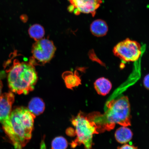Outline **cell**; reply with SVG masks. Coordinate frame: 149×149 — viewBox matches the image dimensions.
Instances as JSON below:
<instances>
[{
	"mask_svg": "<svg viewBox=\"0 0 149 149\" xmlns=\"http://www.w3.org/2000/svg\"><path fill=\"white\" fill-rule=\"evenodd\" d=\"M90 30L94 36L97 37H102L107 34L109 27L105 21L98 19L94 20L91 24Z\"/></svg>",
	"mask_w": 149,
	"mask_h": 149,
	"instance_id": "9c48e42d",
	"label": "cell"
},
{
	"mask_svg": "<svg viewBox=\"0 0 149 149\" xmlns=\"http://www.w3.org/2000/svg\"><path fill=\"white\" fill-rule=\"evenodd\" d=\"M72 123L75 128L74 133L77 137L71 144V146L74 148L83 144L86 149H91L93 135L99 133L95 113L86 115L80 111L77 116L72 118Z\"/></svg>",
	"mask_w": 149,
	"mask_h": 149,
	"instance_id": "277c9868",
	"label": "cell"
},
{
	"mask_svg": "<svg viewBox=\"0 0 149 149\" xmlns=\"http://www.w3.org/2000/svg\"><path fill=\"white\" fill-rule=\"evenodd\" d=\"M28 109L35 116H37L43 112L45 109V105L41 99L34 97L29 102Z\"/></svg>",
	"mask_w": 149,
	"mask_h": 149,
	"instance_id": "4fadbf2b",
	"label": "cell"
},
{
	"mask_svg": "<svg viewBox=\"0 0 149 149\" xmlns=\"http://www.w3.org/2000/svg\"><path fill=\"white\" fill-rule=\"evenodd\" d=\"M7 72L8 86L12 92L26 95L34 89L38 76L34 65L29 61L15 59Z\"/></svg>",
	"mask_w": 149,
	"mask_h": 149,
	"instance_id": "7a4b0ae2",
	"label": "cell"
},
{
	"mask_svg": "<svg viewBox=\"0 0 149 149\" xmlns=\"http://www.w3.org/2000/svg\"><path fill=\"white\" fill-rule=\"evenodd\" d=\"M62 77L68 88L72 89L79 86L81 83V78L76 72L68 71L64 72Z\"/></svg>",
	"mask_w": 149,
	"mask_h": 149,
	"instance_id": "8fae6325",
	"label": "cell"
},
{
	"mask_svg": "<svg viewBox=\"0 0 149 149\" xmlns=\"http://www.w3.org/2000/svg\"><path fill=\"white\" fill-rule=\"evenodd\" d=\"M118 149H139L137 147L127 144H125Z\"/></svg>",
	"mask_w": 149,
	"mask_h": 149,
	"instance_id": "e0dca14e",
	"label": "cell"
},
{
	"mask_svg": "<svg viewBox=\"0 0 149 149\" xmlns=\"http://www.w3.org/2000/svg\"><path fill=\"white\" fill-rule=\"evenodd\" d=\"M143 84L145 88L149 90V74L145 76L143 79Z\"/></svg>",
	"mask_w": 149,
	"mask_h": 149,
	"instance_id": "2e32d148",
	"label": "cell"
},
{
	"mask_svg": "<svg viewBox=\"0 0 149 149\" xmlns=\"http://www.w3.org/2000/svg\"><path fill=\"white\" fill-rule=\"evenodd\" d=\"M131 130L126 126H122L116 130L115 136L116 140L120 144H126L130 141L133 137Z\"/></svg>",
	"mask_w": 149,
	"mask_h": 149,
	"instance_id": "7c38bea8",
	"label": "cell"
},
{
	"mask_svg": "<svg viewBox=\"0 0 149 149\" xmlns=\"http://www.w3.org/2000/svg\"><path fill=\"white\" fill-rule=\"evenodd\" d=\"M29 33L31 38L36 41L40 40L44 37L45 32L43 27L39 24L31 26L29 29Z\"/></svg>",
	"mask_w": 149,
	"mask_h": 149,
	"instance_id": "5bb4252c",
	"label": "cell"
},
{
	"mask_svg": "<svg viewBox=\"0 0 149 149\" xmlns=\"http://www.w3.org/2000/svg\"><path fill=\"white\" fill-rule=\"evenodd\" d=\"M94 87L99 95L105 96L110 92L112 85L109 79L101 77L98 78L95 81Z\"/></svg>",
	"mask_w": 149,
	"mask_h": 149,
	"instance_id": "30bf717a",
	"label": "cell"
},
{
	"mask_svg": "<svg viewBox=\"0 0 149 149\" xmlns=\"http://www.w3.org/2000/svg\"><path fill=\"white\" fill-rule=\"evenodd\" d=\"M68 146V141L62 137L55 138L52 143V149H66Z\"/></svg>",
	"mask_w": 149,
	"mask_h": 149,
	"instance_id": "9a60e30c",
	"label": "cell"
},
{
	"mask_svg": "<svg viewBox=\"0 0 149 149\" xmlns=\"http://www.w3.org/2000/svg\"><path fill=\"white\" fill-rule=\"evenodd\" d=\"M36 116L29 109L16 108L9 120L3 125V130L15 149H23L30 140Z\"/></svg>",
	"mask_w": 149,
	"mask_h": 149,
	"instance_id": "6da1fadb",
	"label": "cell"
},
{
	"mask_svg": "<svg viewBox=\"0 0 149 149\" xmlns=\"http://www.w3.org/2000/svg\"><path fill=\"white\" fill-rule=\"evenodd\" d=\"M56 48L53 42L42 38L33 44L31 50L33 56L29 62L35 66L49 62L55 54Z\"/></svg>",
	"mask_w": 149,
	"mask_h": 149,
	"instance_id": "5b68a950",
	"label": "cell"
},
{
	"mask_svg": "<svg viewBox=\"0 0 149 149\" xmlns=\"http://www.w3.org/2000/svg\"><path fill=\"white\" fill-rule=\"evenodd\" d=\"M70 5L68 10L77 15L81 13L90 14L93 17L95 15L96 11L102 3V0H68Z\"/></svg>",
	"mask_w": 149,
	"mask_h": 149,
	"instance_id": "52a82bcc",
	"label": "cell"
},
{
	"mask_svg": "<svg viewBox=\"0 0 149 149\" xmlns=\"http://www.w3.org/2000/svg\"><path fill=\"white\" fill-rule=\"evenodd\" d=\"M14 100L12 92L3 93L0 96V123L2 125L9 120Z\"/></svg>",
	"mask_w": 149,
	"mask_h": 149,
	"instance_id": "ba28073f",
	"label": "cell"
},
{
	"mask_svg": "<svg viewBox=\"0 0 149 149\" xmlns=\"http://www.w3.org/2000/svg\"><path fill=\"white\" fill-rule=\"evenodd\" d=\"M116 57L126 62L138 60L141 55V46L139 42L127 38L117 43L113 48Z\"/></svg>",
	"mask_w": 149,
	"mask_h": 149,
	"instance_id": "8992f818",
	"label": "cell"
},
{
	"mask_svg": "<svg viewBox=\"0 0 149 149\" xmlns=\"http://www.w3.org/2000/svg\"><path fill=\"white\" fill-rule=\"evenodd\" d=\"M44 141V138L42 140L41 144L40 149H46V146Z\"/></svg>",
	"mask_w": 149,
	"mask_h": 149,
	"instance_id": "ac0fdd59",
	"label": "cell"
},
{
	"mask_svg": "<svg viewBox=\"0 0 149 149\" xmlns=\"http://www.w3.org/2000/svg\"><path fill=\"white\" fill-rule=\"evenodd\" d=\"M3 87V84L2 82L1 79H0V96H1L2 93V88Z\"/></svg>",
	"mask_w": 149,
	"mask_h": 149,
	"instance_id": "d6986e66",
	"label": "cell"
},
{
	"mask_svg": "<svg viewBox=\"0 0 149 149\" xmlns=\"http://www.w3.org/2000/svg\"><path fill=\"white\" fill-rule=\"evenodd\" d=\"M107 107V110L102 115V126L104 129L112 130L116 124L126 127L131 125L130 105L127 96H123L111 100L108 102Z\"/></svg>",
	"mask_w": 149,
	"mask_h": 149,
	"instance_id": "3957f363",
	"label": "cell"
}]
</instances>
